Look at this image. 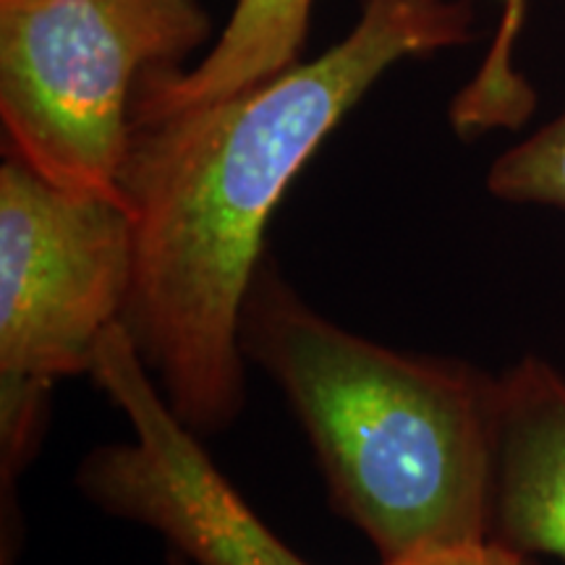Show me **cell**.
Segmentation results:
<instances>
[{
  "label": "cell",
  "instance_id": "obj_1",
  "mask_svg": "<svg viewBox=\"0 0 565 565\" xmlns=\"http://www.w3.org/2000/svg\"><path fill=\"white\" fill-rule=\"evenodd\" d=\"M471 21L463 0H364L356 26L320 58L223 100L131 118L118 179L134 221L121 324L200 437L246 406L238 320L294 175L387 68L463 45Z\"/></svg>",
  "mask_w": 565,
  "mask_h": 565
},
{
  "label": "cell",
  "instance_id": "obj_2",
  "mask_svg": "<svg viewBox=\"0 0 565 565\" xmlns=\"http://www.w3.org/2000/svg\"><path fill=\"white\" fill-rule=\"evenodd\" d=\"M238 345L286 395L338 513L383 561L490 540L498 380L351 333L270 257L246 294Z\"/></svg>",
  "mask_w": 565,
  "mask_h": 565
},
{
  "label": "cell",
  "instance_id": "obj_3",
  "mask_svg": "<svg viewBox=\"0 0 565 565\" xmlns=\"http://www.w3.org/2000/svg\"><path fill=\"white\" fill-rule=\"evenodd\" d=\"M207 34L200 0H0L6 154L58 186L124 202L139 79L179 66Z\"/></svg>",
  "mask_w": 565,
  "mask_h": 565
},
{
  "label": "cell",
  "instance_id": "obj_4",
  "mask_svg": "<svg viewBox=\"0 0 565 565\" xmlns=\"http://www.w3.org/2000/svg\"><path fill=\"white\" fill-rule=\"evenodd\" d=\"M134 280L124 202L0 166V377L53 385L92 370Z\"/></svg>",
  "mask_w": 565,
  "mask_h": 565
},
{
  "label": "cell",
  "instance_id": "obj_5",
  "mask_svg": "<svg viewBox=\"0 0 565 565\" xmlns=\"http://www.w3.org/2000/svg\"><path fill=\"white\" fill-rule=\"evenodd\" d=\"M89 377L131 427L129 440L97 445L82 458L74 484L92 505L166 536L192 565H309L212 463L121 322L105 333Z\"/></svg>",
  "mask_w": 565,
  "mask_h": 565
},
{
  "label": "cell",
  "instance_id": "obj_6",
  "mask_svg": "<svg viewBox=\"0 0 565 565\" xmlns=\"http://www.w3.org/2000/svg\"><path fill=\"white\" fill-rule=\"evenodd\" d=\"M490 540L565 561V377L542 359L498 380Z\"/></svg>",
  "mask_w": 565,
  "mask_h": 565
},
{
  "label": "cell",
  "instance_id": "obj_7",
  "mask_svg": "<svg viewBox=\"0 0 565 565\" xmlns=\"http://www.w3.org/2000/svg\"><path fill=\"white\" fill-rule=\"evenodd\" d=\"M315 0H238L217 45L200 66L150 68L139 79L131 118L223 100L299 63Z\"/></svg>",
  "mask_w": 565,
  "mask_h": 565
},
{
  "label": "cell",
  "instance_id": "obj_8",
  "mask_svg": "<svg viewBox=\"0 0 565 565\" xmlns=\"http://www.w3.org/2000/svg\"><path fill=\"white\" fill-rule=\"evenodd\" d=\"M503 24L490 53L461 95L456 97L450 118L461 134H479L498 126H519L534 108V92L515 74L513 47L524 24L526 0H503Z\"/></svg>",
  "mask_w": 565,
  "mask_h": 565
},
{
  "label": "cell",
  "instance_id": "obj_9",
  "mask_svg": "<svg viewBox=\"0 0 565 565\" xmlns=\"http://www.w3.org/2000/svg\"><path fill=\"white\" fill-rule=\"evenodd\" d=\"M487 189L508 202L565 207V110L492 162Z\"/></svg>",
  "mask_w": 565,
  "mask_h": 565
},
{
  "label": "cell",
  "instance_id": "obj_10",
  "mask_svg": "<svg viewBox=\"0 0 565 565\" xmlns=\"http://www.w3.org/2000/svg\"><path fill=\"white\" fill-rule=\"evenodd\" d=\"M380 565H529L524 555L515 550L487 540L479 545H463L450 550H433V553H416L398 561H383Z\"/></svg>",
  "mask_w": 565,
  "mask_h": 565
},
{
  "label": "cell",
  "instance_id": "obj_11",
  "mask_svg": "<svg viewBox=\"0 0 565 565\" xmlns=\"http://www.w3.org/2000/svg\"><path fill=\"white\" fill-rule=\"evenodd\" d=\"M166 565H192V563H189L186 557H183V555L175 553V550H168V555H166Z\"/></svg>",
  "mask_w": 565,
  "mask_h": 565
}]
</instances>
